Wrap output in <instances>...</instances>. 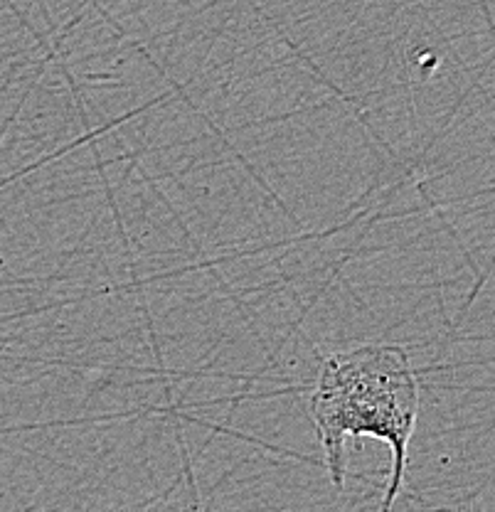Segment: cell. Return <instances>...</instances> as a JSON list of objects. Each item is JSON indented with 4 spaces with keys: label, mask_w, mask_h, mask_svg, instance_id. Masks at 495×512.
Instances as JSON below:
<instances>
[{
    "label": "cell",
    "mask_w": 495,
    "mask_h": 512,
    "mask_svg": "<svg viewBox=\"0 0 495 512\" xmlns=\"http://www.w3.org/2000/svg\"><path fill=\"white\" fill-rule=\"evenodd\" d=\"M311 419L328 476L338 490L348 476L345 441L350 436H372L390 446V485L380 505V512H390L402 490L419 419V380L407 350L399 345H360L330 355L313 387Z\"/></svg>",
    "instance_id": "6da1fadb"
}]
</instances>
